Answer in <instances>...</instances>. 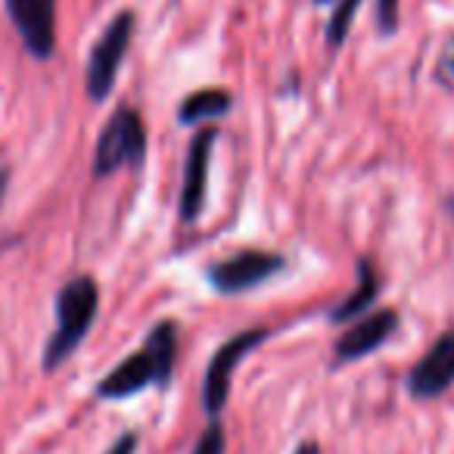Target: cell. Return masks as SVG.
<instances>
[{
	"label": "cell",
	"instance_id": "1",
	"mask_svg": "<svg viewBox=\"0 0 454 454\" xmlns=\"http://www.w3.org/2000/svg\"><path fill=\"white\" fill-rule=\"evenodd\" d=\"M177 361V324L159 321L146 333L144 346L128 355L121 364H115L106 377L97 383L94 395L103 402H119L144 392L146 386H168Z\"/></svg>",
	"mask_w": 454,
	"mask_h": 454
},
{
	"label": "cell",
	"instance_id": "2",
	"mask_svg": "<svg viewBox=\"0 0 454 454\" xmlns=\"http://www.w3.org/2000/svg\"><path fill=\"white\" fill-rule=\"evenodd\" d=\"M97 311H100V286L88 274L72 278L57 293V330L47 340L44 361H41L47 373H53L72 358V352L82 346V340L94 327Z\"/></svg>",
	"mask_w": 454,
	"mask_h": 454
},
{
	"label": "cell",
	"instance_id": "3",
	"mask_svg": "<svg viewBox=\"0 0 454 454\" xmlns=\"http://www.w3.org/2000/svg\"><path fill=\"white\" fill-rule=\"evenodd\" d=\"M146 156V128L134 106H119L109 115L100 140L94 146V177H109L121 168H137Z\"/></svg>",
	"mask_w": 454,
	"mask_h": 454
},
{
	"label": "cell",
	"instance_id": "4",
	"mask_svg": "<svg viewBox=\"0 0 454 454\" xmlns=\"http://www.w3.org/2000/svg\"><path fill=\"white\" fill-rule=\"evenodd\" d=\"M134 38V13L131 10H121L113 16V22L106 26V32L97 38L94 51L88 57V78H84V88H88L90 100H106L115 88V78L119 69L128 57V47Z\"/></svg>",
	"mask_w": 454,
	"mask_h": 454
},
{
	"label": "cell",
	"instance_id": "5",
	"mask_svg": "<svg viewBox=\"0 0 454 454\" xmlns=\"http://www.w3.org/2000/svg\"><path fill=\"white\" fill-rule=\"evenodd\" d=\"M265 340H268L265 327L243 330V333L231 336V340L212 355V361H208V367H206V380H202V408H206V414L215 417L224 411L237 364H240L249 352H255Z\"/></svg>",
	"mask_w": 454,
	"mask_h": 454
},
{
	"label": "cell",
	"instance_id": "6",
	"mask_svg": "<svg viewBox=\"0 0 454 454\" xmlns=\"http://www.w3.org/2000/svg\"><path fill=\"white\" fill-rule=\"evenodd\" d=\"M284 255L268 253V249H243L224 262H215L208 268V284L221 296H237V293L255 290L259 284L271 280L284 271Z\"/></svg>",
	"mask_w": 454,
	"mask_h": 454
},
{
	"label": "cell",
	"instance_id": "7",
	"mask_svg": "<svg viewBox=\"0 0 454 454\" xmlns=\"http://www.w3.org/2000/svg\"><path fill=\"white\" fill-rule=\"evenodd\" d=\"M22 47L35 59H51L57 51V0H4Z\"/></svg>",
	"mask_w": 454,
	"mask_h": 454
},
{
	"label": "cell",
	"instance_id": "8",
	"mask_svg": "<svg viewBox=\"0 0 454 454\" xmlns=\"http://www.w3.org/2000/svg\"><path fill=\"white\" fill-rule=\"evenodd\" d=\"M454 386V330H445L408 373V392L414 398H439Z\"/></svg>",
	"mask_w": 454,
	"mask_h": 454
},
{
	"label": "cell",
	"instance_id": "9",
	"mask_svg": "<svg viewBox=\"0 0 454 454\" xmlns=\"http://www.w3.org/2000/svg\"><path fill=\"white\" fill-rule=\"evenodd\" d=\"M215 137H218V131H215V128H202V131H196V137L190 140L187 165H184L181 202H177V215H181V221H187V224H193V221L202 215V206H206L208 159H212Z\"/></svg>",
	"mask_w": 454,
	"mask_h": 454
},
{
	"label": "cell",
	"instance_id": "10",
	"mask_svg": "<svg viewBox=\"0 0 454 454\" xmlns=\"http://www.w3.org/2000/svg\"><path fill=\"white\" fill-rule=\"evenodd\" d=\"M398 327V311L383 309V311H373V315H364L346 330V333L336 340V364H348V361H358L367 358L371 352H377Z\"/></svg>",
	"mask_w": 454,
	"mask_h": 454
},
{
	"label": "cell",
	"instance_id": "11",
	"mask_svg": "<svg viewBox=\"0 0 454 454\" xmlns=\"http://www.w3.org/2000/svg\"><path fill=\"white\" fill-rule=\"evenodd\" d=\"M377 293H380V278H377V271H373L371 262L361 259V262H358V286H355V290L348 293V296L342 299V302L336 305L333 311H330V321H333V324L358 321V317L364 315V311L373 305Z\"/></svg>",
	"mask_w": 454,
	"mask_h": 454
},
{
	"label": "cell",
	"instance_id": "12",
	"mask_svg": "<svg viewBox=\"0 0 454 454\" xmlns=\"http://www.w3.org/2000/svg\"><path fill=\"white\" fill-rule=\"evenodd\" d=\"M234 106V97L227 94V90L218 88H208V90H193L181 100L177 106V121L181 125H200V121H215L221 115L231 113Z\"/></svg>",
	"mask_w": 454,
	"mask_h": 454
},
{
	"label": "cell",
	"instance_id": "13",
	"mask_svg": "<svg viewBox=\"0 0 454 454\" xmlns=\"http://www.w3.org/2000/svg\"><path fill=\"white\" fill-rule=\"evenodd\" d=\"M361 4H364V0H340V7L333 10V16H330V22H327V47L330 51H336V47L346 44L348 32H352L355 13H358Z\"/></svg>",
	"mask_w": 454,
	"mask_h": 454
},
{
	"label": "cell",
	"instance_id": "14",
	"mask_svg": "<svg viewBox=\"0 0 454 454\" xmlns=\"http://www.w3.org/2000/svg\"><path fill=\"white\" fill-rule=\"evenodd\" d=\"M224 448H227L224 427H221L218 420H212L206 429H202V435L196 439V445H193V451H190V454H224Z\"/></svg>",
	"mask_w": 454,
	"mask_h": 454
},
{
	"label": "cell",
	"instance_id": "15",
	"mask_svg": "<svg viewBox=\"0 0 454 454\" xmlns=\"http://www.w3.org/2000/svg\"><path fill=\"white\" fill-rule=\"evenodd\" d=\"M377 26L383 35H392L398 28V0H377Z\"/></svg>",
	"mask_w": 454,
	"mask_h": 454
},
{
	"label": "cell",
	"instance_id": "16",
	"mask_svg": "<svg viewBox=\"0 0 454 454\" xmlns=\"http://www.w3.org/2000/svg\"><path fill=\"white\" fill-rule=\"evenodd\" d=\"M134 448H137V435H134V433H121L119 439H115L113 445L106 448V454H134Z\"/></svg>",
	"mask_w": 454,
	"mask_h": 454
},
{
	"label": "cell",
	"instance_id": "17",
	"mask_svg": "<svg viewBox=\"0 0 454 454\" xmlns=\"http://www.w3.org/2000/svg\"><path fill=\"white\" fill-rule=\"evenodd\" d=\"M293 454H321V448H317L315 442H302V445H299Z\"/></svg>",
	"mask_w": 454,
	"mask_h": 454
},
{
	"label": "cell",
	"instance_id": "18",
	"mask_svg": "<svg viewBox=\"0 0 454 454\" xmlns=\"http://www.w3.org/2000/svg\"><path fill=\"white\" fill-rule=\"evenodd\" d=\"M448 72L454 75V47H451V57H448Z\"/></svg>",
	"mask_w": 454,
	"mask_h": 454
},
{
	"label": "cell",
	"instance_id": "19",
	"mask_svg": "<svg viewBox=\"0 0 454 454\" xmlns=\"http://www.w3.org/2000/svg\"><path fill=\"white\" fill-rule=\"evenodd\" d=\"M448 212H451V218H454V196H448Z\"/></svg>",
	"mask_w": 454,
	"mask_h": 454
},
{
	"label": "cell",
	"instance_id": "20",
	"mask_svg": "<svg viewBox=\"0 0 454 454\" xmlns=\"http://www.w3.org/2000/svg\"><path fill=\"white\" fill-rule=\"evenodd\" d=\"M315 4H330V0H315Z\"/></svg>",
	"mask_w": 454,
	"mask_h": 454
}]
</instances>
